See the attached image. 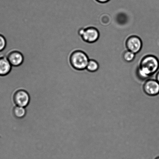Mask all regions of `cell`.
<instances>
[{
    "label": "cell",
    "mask_w": 159,
    "mask_h": 159,
    "mask_svg": "<svg viewBox=\"0 0 159 159\" xmlns=\"http://www.w3.org/2000/svg\"><path fill=\"white\" fill-rule=\"evenodd\" d=\"M159 69V59L155 56L147 55L140 62L137 75L142 80H146L158 71Z\"/></svg>",
    "instance_id": "cell-1"
},
{
    "label": "cell",
    "mask_w": 159,
    "mask_h": 159,
    "mask_svg": "<svg viewBox=\"0 0 159 159\" xmlns=\"http://www.w3.org/2000/svg\"><path fill=\"white\" fill-rule=\"evenodd\" d=\"M90 58L83 51H76L73 53L70 58V61L73 67L78 70L86 69Z\"/></svg>",
    "instance_id": "cell-2"
},
{
    "label": "cell",
    "mask_w": 159,
    "mask_h": 159,
    "mask_svg": "<svg viewBox=\"0 0 159 159\" xmlns=\"http://www.w3.org/2000/svg\"><path fill=\"white\" fill-rule=\"evenodd\" d=\"M83 41L88 43H93L97 41L100 37V32L96 28L90 26L82 28L78 32Z\"/></svg>",
    "instance_id": "cell-3"
},
{
    "label": "cell",
    "mask_w": 159,
    "mask_h": 159,
    "mask_svg": "<svg viewBox=\"0 0 159 159\" xmlns=\"http://www.w3.org/2000/svg\"><path fill=\"white\" fill-rule=\"evenodd\" d=\"M30 99L29 93L26 90H18L14 95V103L17 106L26 107L29 106Z\"/></svg>",
    "instance_id": "cell-4"
},
{
    "label": "cell",
    "mask_w": 159,
    "mask_h": 159,
    "mask_svg": "<svg viewBox=\"0 0 159 159\" xmlns=\"http://www.w3.org/2000/svg\"><path fill=\"white\" fill-rule=\"evenodd\" d=\"M126 46L128 50L136 54L139 52L142 48L143 42L139 37L133 35L128 38Z\"/></svg>",
    "instance_id": "cell-5"
},
{
    "label": "cell",
    "mask_w": 159,
    "mask_h": 159,
    "mask_svg": "<svg viewBox=\"0 0 159 159\" xmlns=\"http://www.w3.org/2000/svg\"><path fill=\"white\" fill-rule=\"evenodd\" d=\"M143 89L146 94L150 96L159 94V83L155 79H148L145 82Z\"/></svg>",
    "instance_id": "cell-6"
},
{
    "label": "cell",
    "mask_w": 159,
    "mask_h": 159,
    "mask_svg": "<svg viewBox=\"0 0 159 159\" xmlns=\"http://www.w3.org/2000/svg\"><path fill=\"white\" fill-rule=\"evenodd\" d=\"M8 60L12 66H20L23 61L22 54L18 51H13L11 52L7 57Z\"/></svg>",
    "instance_id": "cell-7"
},
{
    "label": "cell",
    "mask_w": 159,
    "mask_h": 159,
    "mask_svg": "<svg viewBox=\"0 0 159 159\" xmlns=\"http://www.w3.org/2000/svg\"><path fill=\"white\" fill-rule=\"evenodd\" d=\"M12 66L7 57L0 58V76H5L8 74L12 70Z\"/></svg>",
    "instance_id": "cell-8"
},
{
    "label": "cell",
    "mask_w": 159,
    "mask_h": 159,
    "mask_svg": "<svg viewBox=\"0 0 159 159\" xmlns=\"http://www.w3.org/2000/svg\"><path fill=\"white\" fill-rule=\"evenodd\" d=\"M13 116L16 119H22L24 118L27 114V110L26 107L15 106L12 112Z\"/></svg>",
    "instance_id": "cell-9"
},
{
    "label": "cell",
    "mask_w": 159,
    "mask_h": 159,
    "mask_svg": "<svg viewBox=\"0 0 159 159\" xmlns=\"http://www.w3.org/2000/svg\"><path fill=\"white\" fill-rule=\"evenodd\" d=\"M99 68V65L96 61L90 59L86 68L87 71L90 73L96 72Z\"/></svg>",
    "instance_id": "cell-10"
},
{
    "label": "cell",
    "mask_w": 159,
    "mask_h": 159,
    "mask_svg": "<svg viewBox=\"0 0 159 159\" xmlns=\"http://www.w3.org/2000/svg\"><path fill=\"white\" fill-rule=\"evenodd\" d=\"M136 54L129 50H127L123 54V58L126 62L130 63L134 60Z\"/></svg>",
    "instance_id": "cell-11"
},
{
    "label": "cell",
    "mask_w": 159,
    "mask_h": 159,
    "mask_svg": "<svg viewBox=\"0 0 159 159\" xmlns=\"http://www.w3.org/2000/svg\"><path fill=\"white\" fill-rule=\"evenodd\" d=\"M6 41L5 38L2 35H0V52L5 49L6 46Z\"/></svg>",
    "instance_id": "cell-12"
},
{
    "label": "cell",
    "mask_w": 159,
    "mask_h": 159,
    "mask_svg": "<svg viewBox=\"0 0 159 159\" xmlns=\"http://www.w3.org/2000/svg\"><path fill=\"white\" fill-rule=\"evenodd\" d=\"M97 2L100 3H106L108 2L110 0H96Z\"/></svg>",
    "instance_id": "cell-13"
},
{
    "label": "cell",
    "mask_w": 159,
    "mask_h": 159,
    "mask_svg": "<svg viewBox=\"0 0 159 159\" xmlns=\"http://www.w3.org/2000/svg\"><path fill=\"white\" fill-rule=\"evenodd\" d=\"M155 79L159 83V71H158V72L157 73L156 75V78Z\"/></svg>",
    "instance_id": "cell-14"
},
{
    "label": "cell",
    "mask_w": 159,
    "mask_h": 159,
    "mask_svg": "<svg viewBox=\"0 0 159 159\" xmlns=\"http://www.w3.org/2000/svg\"><path fill=\"white\" fill-rule=\"evenodd\" d=\"M155 159H159V157H156Z\"/></svg>",
    "instance_id": "cell-15"
}]
</instances>
